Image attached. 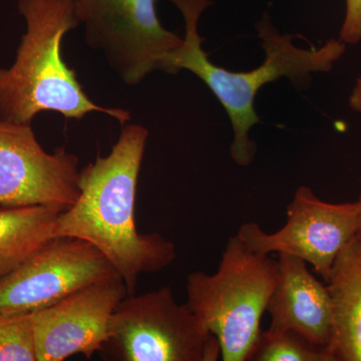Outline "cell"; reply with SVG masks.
<instances>
[{
	"mask_svg": "<svg viewBox=\"0 0 361 361\" xmlns=\"http://www.w3.org/2000/svg\"><path fill=\"white\" fill-rule=\"evenodd\" d=\"M148 137L144 126L123 125L110 154L80 170L78 200L59 214L56 228V237L84 240L102 252L129 295L137 292L142 274L165 269L177 257L173 242L137 231V182Z\"/></svg>",
	"mask_w": 361,
	"mask_h": 361,
	"instance_id": "cell-1",
	"label": "cell"
},
{
	"mask_svg": "<svg viewBox=\"0 0 361 361\" xmlns=\"http://www.w3.org/2000/svg\"><path fill=\"white\" fill-rule=\"evenodd\" d=\"M177 6L185 21L183 44L170 52L161 63V71L177 75L182 70L200 78L219 99L231 121L233 142L230 153L241 167L250 165L255 157V142L250 139L253 126L260 123L254 101L263 85L287 78L296 85H304L312 73H327L345 52L346 44L331 39L322 47L301 49L292 42L294 35H281L269 16L257 23L259 37L265 51V61L250 71H230L216 66L204 51V39L199 35L202 13L213 0H170Z\"/></svg>",
	"mask_w": 361,
	"mask_h": 361,
	"instance_id": "cell-2",
	"label": "cell"
},
{
	"mask_svg": "<svg viewBox=\"0 0 361 361\" xmlns=\"http://www.w3.org/2000/svg\"><path fill=\"white\" fill-rule=\"evenodd\" d=\"M18 11L26 32L13 65L0 68V120L32 125L42 111L78 121L97 111L122 126L130 122L129 111L94 104L66 63L63 39L80 25L73 0H20Z\"/></svg>",
	"mask_w": 361,
	"mask_h": 361,
	"instance_id": "cell-3",
	"label": "cell"
},
{
	"mask_svg": "<svg viewBox=\"0 0 361 361\" xmlns=\"http://www.w3.org/2000/svg\"><path fill=\"white\" fill-rule=\"evenodd\" d=\"M278 279V261L255 253L237 235L228 240L217 272L187 278L186 305L217 337L221 360L246 361Z\"/></svg>",
	"mask_w": 361,
	"mask_h": 361,
	"instance_id": "cell-4",
	"label": "cell"
},
{
	"mask_svg": "<svg viewBox=\"0 0 361 361\" xmlns=\"http://www.w3.org/2000/svg\"><path fill=\"white\" fill-rule=\"evenodd\" d=\"M101 353L118 361H217V337L175 300L170 286L126 296L109 323Z\"/></svg>",
	"mask_w": 361,
	"mask_h": 361,
	"instance_id": "cell-5",
	"label": "cell"
},
{
	"mask_svg": "<svg viewBox=\"0 0 361 361\" xmlns=\"http://www.w3.org/2000/svg\"><path fill=\"white\" fill-rule=\"evenodd\" d=\"M159 0H73L85 42L103 52L123 84L135 87L161 71L164 59L183 37L161 25Z\"/></svg>",
	"mask_w": 361,
	"mask_h": 361,
	"instance_id": "cell-6",
	"label": "cell"
},
{
	"mask_svg": "<svg viewBox=\"0 0 361 361\" xmlns=\"http://www.w3.org/2000/svg\"><path fill=\"white\" fill-rule=\"evenodd\" d=\"M360 211L358 202L327 203L303 186L287 206L286 224L279 231L268 234L252 222L242 225L236 235L255 253L302 259L327 282L339 252L358 231Z\"/></svg>",
	"mask_w": 361,
	"mask_h": 361,
	"instance_id": "cell-7",
	"label": "cell"
},
{
	"mask_svg": "<svg viewBox=\"0 0 361 361\" xmlns=\"http://www.w3.org/2000/svg\"><path fill=\"white\" fill-rule=\"evenodd\" d=\"M80 159L65 147L47 153L30 123L0 120V206L63 211L80 195Z\"/></svg>",
	"mask_w": 361,
	"mask_h": 361,
	"instance_id": "cell-8",
	"label": "cell"
},
{
	"mask_svg": "<svg viewBox=\"0 0 361 361\" xmlns=\"http://www.w3.org/2000/svg\"><path fill=\"white\" fill-rule=\"evenodd\" d=\"M116 275L110 261L89 242L56 237L0 277V314L37 312L87 285Z\"/></svg>",
	"mask_w": 361,
	"mask_h": 361,
	"instance_id": "cell-9",
	"label": "cell"
},
{
	"mask_svg": "<svg viewBox=\"0 0 361 361\" xmlns=\"http://www.w3.org/2000/svg\"><path fill=\"white\" fill-rule=\"evenodd\" d=\"M128 294L120 275L99 280L32 313L37 361H63L103 350L109 323Z\"/></svg>",
	"mask_w": 361,
	"mask_h": 361,
	"instance_id": "cell-10",
	"label": "cell"
},
{
	"mask_svg": "<svg viewBox=\"0 0 361 361\" xmlns=\"http://www.w3.org/2000/svg\"><path fill=\"white\" fill-rule=\"evenodd\" d=\"M266 311L269 329L294 330L329 353L334 330L331 296L302 259L279 254L277 283Z\"/></svg>",
	"mask_w": 361,
	"mask_h": 361,
	"instance_id": "cell-11",
	"label": "cell"
},
{
	"mask_svg": "<svg viewBox=\"0 0 361 361\" xmlns=\"http://www.w3.org/2000/svg\"><path fill=\"white\" fill-rule=\"evenodd\" d=\"M334 305V361H361V233L334 260L326 282Z\"/></svg>",
	"mask_w": 361,
	"mask_h": 361,
	"instance_id": "cell-12",
	"label": "cell"
},
{
	"mask_svg": "<svg viewBox=\"0 0 361 361\" xmlns=\"http://www.w3.org/2000/svg\"><path fill=\"white\" fill-rule=\"evenodd\" d=\"M61 211L47 206H0V277L56 238Z\"/></svg>",
	"mask_w": 361,
	"mask_h": 361,
	"instance_id": "cell-13",
	"label": "cell"
},
{
	"mask_svg": "<svg viewBox=\"0 0 361 361\" xmlns=\"http://www.w3.org/2000/svg\"><path fill=\"white\" fill-rule=\"evenodd\" d=\"M248 361H334L319 348L291 329H268L259 332Z\"/></svg>",
	"mask_w": 361,
	"mask_h": 361,
	"instance_id": "cell-14",
	"label": "cell"
},
{
	"mask_svg": "<svg viewBox=\"0 0 361 361\" xmlns=\"http://www.w3.org/2000/svg\"><path fill=\"white\" fill-rule=\"evenodd\" d=\"M0 361H37L32 313L0 314Z\"/></svg>",
	"mask_w": 361,
	"mask_h": 361,
	"instance_id": "cell-15",
	"label": "cell"
},
{
	"mask_svg": "<svg viewBox=\"0 0 361 361\" xmlns=\"http://www.w3.org/2000/svg\"><path fill=\"white\" fill-rule=\"evenodd\" d=\"M339 39L345 44H357L361 40V0H345V16Z\"/></svg>",
	"mask_w": 361,
	"mask_h": 361,
	"instance_id": "cell-16",
	"label": "cell"
},
{
	"mask_svg": "<svg viewBox=\"0 0 361 361\" xmlns=\"http://www.w3.org/2000/svg\"><path fill=\"white\" fill-rule=\"evenodd\" d=\"M349 104L353 111L361 114V77L356 80L355 87L349 97Z\"/></svg>",
	"mask_w": 361,
	"mask_h": 361,
	"instance_id": "cell-17",
	"label": "cell"
},
{
	"mask_svg": "<svg viewBox=\"0 0 361 361\" xmlns=\"http://www.w3.org/2000/svg\"><path fill=\"white\" fill-rule=\"evenodd\" d=\"M357 202H358V203H360V209H361V193L360 195V198H358V201ZM357 232L361 233V211H360V228H358V231Z\"/></svg>",
	"mask_w": 361,
	"mask_h": 361,
	"instance_id": "cell-18",
	"label": "cell"
}]
</instances>
